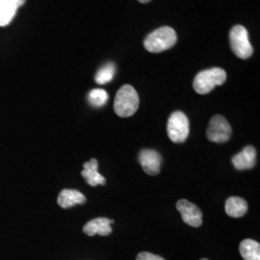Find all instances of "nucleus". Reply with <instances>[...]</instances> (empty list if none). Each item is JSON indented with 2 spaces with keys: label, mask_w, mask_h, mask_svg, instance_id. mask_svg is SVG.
Listing matches in <instances>:
<instances>
[{
  "label": "nucleus",
  "mask_w": 260,
  "mask_h": 260,
  "mask_svg": "<svg viewBox=\"0 0 260 260\" xmlns=\"http://www.w3.org/2000/svg\"><path fill=\"white\" fill-rule=\"evenodd\" d=\"M139 107V95L130 85H123L116 93L114 102L115 113L121 118L133 116Z\"/></svg>",
  "instance_id": "obj_1"
},
{
  "label": "nucleus",
  "mask_w": 260,
  "mask_h": 260,
  "mask_svg": "<svg viewBox=\"0 0 260 260\" xmlns=\"http://www.w3.org/2000/svg\"><path fill=\"white\" fill-rule=\"evenodd\" d=\"M176 31L169 26L158 28L151 32L144 42L145 48L151 53H159L168 50L176 45Z\"/></svg>",
  "instance_id": "obj_2"
},
{
  "label": "nucleus",
  "mask_w": 260,
  "mask_h": 260,
  "mask_svg": "<svg viewBox=\"0 0 260 260\" xmlns=\"http://www.w3.org/2000/svg\"><path fill=\"white\" fill-rule=\"evenodd\" d=\"M226 80V73L221 68H212L196 75L193 88L200 94L210 93L216 86L223 85Z\"/></svg>",
  "instance_id": "obj_3"
},
{
  "label": "nucleus",
  "mask_w": 260,
  "mask_h": 260,
  "mask_svg": "<svg viewBox=\"0 0 260 260\" xmlns=\"http://www.w3.org/2000/svg\"><path fill=\"white\" fill-rule=\"evenodd\" d=\"M168 136L174 143H183L189 136V120L183 112H174L168 121Z\"/></svg>",
  "instance_id": "obj_4"
},
{
  "label": "nucleus",
  "mask_w": 260,
  "mask_h": 260,
  "mask_svg": "<svg viewBox=\"0 0 260 260\" xmlns=\"http://www.w3.org/2000/svg\"><path fill=\"white\" fill-rule=\"evenodd\" d=\"M230 41L233 53L241 59H248L252 55L248 30L243 25H235L230 34Z\"/></svg>",
  "instance_id": "obj_5"
},
{
  "label": "nucleus",
  "mask_w": 260,
  "mask_h": 260,
  "mask_svg": "<svg viewBox=\"0 0 260 260\" xmlns=\"http://www.w3.org/2000/svg\"><path fill=\"white\" fill-rule=\"evenodd\" d=\"M233 133V129L229 121L222 115H215L209 122V126L206 130L207 139L214 143L228 142Z\"/></svg>",
  "instance_id": "obj_6"
},
{
  "label": "nucleus",
  "mask_w": 260,
  "mask_h": 260,
  "mask_svg": "<svg viewBox=\"0 0 260 260\" xmlns=\"http://www.w3.org/2000/svg\"><path fill=\"white\" fill-rule=\"evenodd\" d=\"M177 209L181 214L184 223L190 226L199 228L203 223V212L195 205L187 200H179L177 203Z\"/></svg>",
  "instance_id": "obj_7"
},
{
  "label": "nucleus",
  "mask_w": 260,
  "mask_h": 260,
  "mask_svg": "<svg viewBox=\"0 0 260 260\" xmlns=\"http://www.w3.org/2000/svg\"><path fill=\"white\" fill-rule=\"evenodd\" d=\"M139 162L146 174L156 176L160 173L162 157L156 150L144 149L140 152Z\"/></svg>",
  "instance_id": "obj_8"
},
{
  "label": "nucleus",
  "mask_w": 260,
  "mask_h": 260,
  "mask_svg": "<svg viewBox=\"0 0 260 260\" xmlns=\"http://www.w3.org/2000/svg\"><path fill=\"white\" fill-rule=\"evenodd\" d=\"M26 0H0V26L4 27L11 23L20 6Z\"/></svg>",
  "instance_id": "obj_9"
},
{
  "label": "nucleus",
  "mask_w": 260,
  "mask_h": 260,
  "mask_svg": "<svg viewBox=\"0 0 260 260\" xmlns=\"http://www.w3.org/2000/svg\"><path fill=\"white\" fill-rule=\"evenodd\" d=\"M232 161L234 168L238 171L251 169L256 162V150L252 146H247L241 152L235 154Z\"/></svg>",
  "instance_id": "obj_10"
},
{
  "label": "nucleus",
  "mask_w": 260,
  "mask_h": 260,
  "mask_svg": "<svg viewBox=\"0 0 260 260\" xmlns=\"http://www.w3.org/2000/svg\"><path fill=\"white\" fill-rule=\"evenodd\" d=\"M83 167L84 170L81 175L89 185L94 187L98 185H104L106 183V179L98 171L99 163L96 159L93 158L89 162L84 163Z\"/></svg>",
  "instance_id": "obj_11"
},
{
  "label": "nucleus",
  "mask_w": 260,
  "mask_h": 260,
  "mask_svg": "<svg viewBox=\"0 0 260 260\" xmlns=\"http://www.w3.org/2000/svg\"><path fill=\"white\" fill-rule=\"evenodd\" d=\"M83 232L89 236H94L96 234L102 236H107L112 233L111 223L108 218H96L88 222L84 225Z\"/></svg>",
  "instance_id": "obj_12"
},
{
  "label": "nucleus",
  "mask_w": 260,
  "mask_h": 260,
  "mask_svg": "<svg viewBox=\"0 0 260 260\" xmlns=\"http://www.w3.org/2000/svg\"><path fill=\"white\" fill-rule=\"evenodd\" d=\"M57 203L62 208H70L75 205H83L86 203V198L77 190L64 189L58 196Z\"/></svg>",
  "instance_id": "obj_13"
},
{
  "label": "nucleus",
  "mask_w": 260,
  "mask_h": 260,
  "mask_svg": "<svg viewBox=\"0 0 260 260\" xmlns=\"http://www.w3.org/2000/svg\"><path fill=\"white\" fill-rule=\"evenodd\" d=\"M225 213L233 218H240L248 211L247 202L240 197H231L226 200L224 205Z\"/></svg>",
  "instance_id": "obj_14"
},
{
  "label": "nucleus",
  "mask_w": 260,
  "mask_h": 260,
  "mask_svg": "<svg viewBox=\"0 0 260 260\" xmlns=\"http://www.w3.org/2000/svg\"><path fill=\"white\" fill-rule=\"evenodd\" d=\"M239 251L244 260H260V244L252 239L243 240Z\"/></svg>",
  "instance_id": "obj_15"
},
{
  "label": "nucleus",
  "mask_w": 260,
  "mask_h": 260,
  "mask_svg": "<svg viewBox=\"0 0 260 260\" xmlns=\"http://www.w3.org/2000/svg\"><path fill=\"white\" fill-rule=\"evenodd\" d=\"M116 73V67L113 63H108L96 73L95 75V82L100 85L109 83L114 78Z\"/></svg>",
  "instance_id": "obj_16"
},
{
  "label": "nucleus",
  "mask_w": 260,
  "mask_h": 260,
  "mask_svg": "<svg viewBox=\"0 0 260 260\" xmlns=\"http://www.w3.org/2000/svg\"><path fill=\"white\" fill-rule=\"evenodd\" d=\"M108 93L103 89H94L92 90L89 95L88 101L93 107H102L108 101Z\"/></svg>",
  "instance_id": "obj_17"
},
{
  "label": "nucleus",
  "mask_w": 260,
  "mask_h": 260,
  "mask_svg": "<svg viewBox=\"0 0 260 260\" xmlns=\"http://www.w3.org/2000/svg\"><path fill=\"white\" fill-rule=\"evenodd\" d=\"M136 260H165L163 257L156 255V254H153L151 252H148V251H143V252H140L137 255V258Z\"/></svg>",
  "instance_id": "obj_18"
},
{
  "label": "nucleus",
  "mask_w": 260,
  "mask_h": 260,
  "mask_svg": "<svg viewBox=\"0 0 260 260\" xmlns=\"http://www.w3.org/2000/svg\"><path fill=\"white\" fill-rule=\"evenodd\" d=\"M141 3H149L150 0H138Z\"/></svg>",
  "instance_id": "obj_19"
},
{
  "label": "nucleus",
  "mask_w": 260,
  "mask_h": 260,
  "mask_svg": "<svg viewBox=\"0 0 260 260\" xmlns=\"http://www.w3.org/2000/svg\"><path fill=\"white\" fill-rule=\"evenodd\" d=\"M201 260H208V259H206V258H203V259H201Z\"/></svg>",
  "instance_id": "obj_20"
}]
</instances>
